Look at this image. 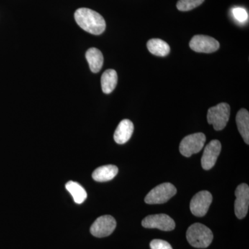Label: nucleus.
I'll use <instances>...</instances> for the list:
<instances>
[{
	"label": "nucleus",
	"mask_w": 249,
	"mask_h": 249,
	"mask_svg": "<svg viewBox=\"0 0 249 249\" xmlns=\"http://www.w3.org/2000/svg\"><path fill=\"white\" fill-rule=\"evenodd\" d=\"M74 18L81 29L93 35H101L106 30V22L104 18L93 10L80 8L76 10Z\"/></svg>",
	"instance_id": "f257e3e1"
},
{
	"label": "nucleus",
	"mask_w": 249,
	"mask_h": 249,
	"mask_svg": "<svg viewBox=\"0 0 249 249\" xmlns=\"http://www.w3.org/2000/svg\"><path fill=\"white\" fill-rule=\"evenodd\" d=\"M186 238L192 247L206 249L212 243L213 233L209 228L204 224L196 223L187 230Z\"/></svg>",
	"instance_id": "f03ea898"
},
{
	"label": "nucleus",
	"mask_w": 249,
	"mask_h": 249,
	"mask_svg": "<svg viewBox=\"0 0 249 249\" xmlns=\"http://www.w3.org/2000/svg\"><path fill=\"white\" fill-rule=\"evenodd\" d=\"M231 107L227 103H219L208 111L207 121L213 125L215 130L219 131L225 128L230 119Z\"/></svg>",
	"instance_id": "7ed1b4c3"
},
{
	"label": "nucleus",
	"mask_w": 249,
	"mask_h": 249,
	"mask_svg": "<svg viewBox=\"0 0 249 249\" xmlns=\"http://www.w3.org/2000/svg\"><path fill=\"white\" fill-rule=\"evenodd\" d=\"M177 189L170 183H163L154 188L145 197L147 204H161L167 202L170 198L175 196Z\"/></svg>",
	"instance_id": "20e7f679"
},
{
	"label": "nucleus",
	"mask_w": 249,
	"mask_h": 249,
	"mask_svg": "<svg viewBox=\"0 0 249 249\" xmlns=\"http://www.w3.org/2000/svg\"><path fill=\"white\" fill-rule=\"evenodd\" d=\"M206 140V136L201 132L190 134L184 137L180 142L179 151L184 157H191L194 154L201 151Z\"/></svg>",
	"instance_id": "39448f33"
},
{
	"label": "nucleus",
	"mask_w": 249,
	"mask_h": 249,
	"mask_svg": "<svg viewBox=\"0 0 249 249\" xmlns=\"http://www.w3.org/2000/svg\"><path fill=\"white\" fill-rule=\"evenodd\" d=\"M212 201L213 196L210 192H199L191 199L190 209L192 213L196 217H204L207 213Z\"/></svg>",
	"instance_id": "423d86ee"
},
{
	"label": "nucleus",
	"mask_w": 249,
	"mask_h": 249,
	"mask_svg": "<svg viewBox=\"0 0 249 249\" xmlns=\"http://www.w3.org/2000/svg\"><path fill=\"white\" fill-rule=\"evenodd\" d=\"M142 226L146 229H157L163 231H171L175 229V222L167 214H152L142 219Z\"/></svg>",
	"instance_id": "0eeeda50"
},
{
	"label": "nucleus",
	"mask_w": 249,
	"mask_h": 249,
	"mask_svg": "<svg viewBox=\"0 0 249 249\" xmlns=\"http://www.w3.org/2000/svg\"><path fill=\"white\" fill-rule=\"evenodd\" d=\"M116 227L115 219L111 215L101 216L93 223L90 232L96 237H105L110 235Z\"/></svg>",
	"instance_id": "6e6552de"
},
{
	"label": "nucleus",
	"mask_w": 249,
	"mask_h": 249,
	"mask_svg": "<svg viewBox=\"0 0 249 249\" xmlns=\"http://www.w3.org/2000/svg\"><path fill=\"white\" fill-rule=\"evenodd\" d=\"M190 47L198 53H211L219 48V42L213 37L208 36L196 35L191 39Z\"/></svg>",
	"instance_id": "1a4fd4ad"
},
{
	"label": "nucleus",
	"mask_w": 249,
	"mask_h": 249,
	"mask_svg": "<svg viewBox=\"0 0 249 249\" xmlns=\"http://www.w3.org/2000/svg\"><path fill=\"white\" fill-rule=\"evenodd\" d=\"M235 214L238 219L245 218L248 213L249 206V187L246 183L239 185L235 193Z\"/></svg>",
	"instance_id": "9d476101"
},
{
	"label": "nucleus",
	"mask_w": 249,
	"mask_h": 249,
	"mask_svg": "<svg viewBox=\"0 0 249 249\" xmlns=\"http://www.w3.org/2000/svg\"><path fill=\"white\" fill-rule=\"evenodd\" d=\"M222 150L221 142L218 140H213L205 147L201 157V166L204 170H209L213 168L218 157Z\"/></svg>",
	"instance_id": "9b49d317"
},
{
	"label": "nucleus",
	"mask_w": 249,
	"mask_h": 249,
	"mask_svg": "<svg viewBox=\"0 0 249 249\" xmlns=\"http://www.w3.org/2000/svg\"><path fill=\"white\" fill-rule=\"evenodd\" d=\"M134 132V124L128 119L121 121L114 134V139L118 144L128 142Z\"/></svg>",
	"instance_id": "f8f14e48"
},
{
	"label": "nucleus",
	"mask_w": 249,
	"mask_h": 249,
	"mask_svg": "<svg viewBox=\"0 0 249 249\" xmlns=\"http://www.w3.org/2000/svg\"><path fill=\"white\" fill-rule=\"evenodd\" d=\"M118 172L119 169L116 165H103L93 171L92 178L98 182H106L115 178Z\"/></svg>",
	"instance_id": "ddd939ff"
},
{
	"label": "nucleus",
	"mask_w": 249,
	"mask_h": 249,
	"mask_svg": "<svg viewBox=\"0 0 249 249\" xmlns=\"http://www.w3.org/2000/svg\"><path fill=\"white\" fill-rule=\"evenodd\" d=\"M237 128L247 145L249 144V113L245 109H241L236 116Z\"/></svg>",
	"instance_id": "4468645a"
},
{
	"label": "nucleus",
	"mask_w": 249,
	"mask_h": 249,
	"mask_svg": "<svg viewBox=\"0 0 249 249\" xmlns=\"http://www.w3.org/2000/svg\"><path fill=\"white\" fill-rule=\"evenodd\" d=\"M85 57L89 64L90 70L93 73H98L101 71L104 58H103V53L99 49L96 48L88 49Z\"/></svg>",
	"instance_id": "2eb2a0df"
},
{
	"label": "nucleus",
	"mask_w": 249,
	"mask_h": 249,
	"mask_svg": "<svg viewBox=\"0 0 249 249\" xmlns=\"http://www.w3.org/2000/svg\"><path fill=\"white\" fill-rule=\"evenodd\" d=\"M118 83V75L115 70H106L101 77V88L103 92L109 94L115 89Z\"/></svg>",
	"instance_id": "dca6fc26"
},
{
	"label": "nucleus",
	"mask_w": 249,
	"mask_h": 249,
	"mask_svg": "<svg viewBox=\"0 0 249 249\" xmlns=\"http://www.w3.org/2000/svg\"><path fill=\"white\" fill-rule=\"evenodd\" d=\"M147 47L149 52L157 56H166L169 54L170 47L167 42L160 39H151L147 42Z\"/></svg>",
	"instance_id": "f3484780"
},
{
	"label": "nucleus",
	"mask_w": 249,
	"mask_h": 249,
	"mask_svg": "<svg viewBox=\"0 0 249 249\" xmlns=\"http://www.w3.org/2000/svg\"><path fill=\"white\" fill-rule=\"evenodd\" d=\"M66 188L73 196V200L76 204H83L86 199L88 195L81 185L75 181H70L67 183Z\"/></svg>",
	"instance_id": "a211bd4d"
},
{
	"label": "nucleus",
	"mask_w": 249,
	"mask_h": 249,
	"mask_svg": "<svg viewBox=\"0 0 249 249\" xmlns=\"http://www.w3.org/2000/svg\"><path fill=\"white\" fill-rule=\"evenodd\" d=\"M204 0H178L177 8L178 11H189L200 6Z\"/></svg>",
	"instance_id": "6ab92c4d"
},
{
	"label": "nucleus",
	"mask_w": 249,
	"mask_h": 249,
	"mask_svg": "<svg viewBox=\"0 0 249 249\" xmlns=\"http://www.w3.org/2000/svg\"><path fill=\"white\" fill-rule=\"evenodd\" d=\"M232 15L237 22L245 23L248 19L249 15L245 9L241 7H236L232 9Z\"/></svg>",
	"instance_id": "aec40b11"
},
{
	"label": "nucleus",
	"mask_w": 249,
	"mask_h": 249,
	"mask_svg": "<svg viewBox=\"0 0 249 249\" xmlns=\"http://www.w3.org/2000/svg\"><path fill=\"white\" fill-rule=\"evenodd\" d=\"M150 246L151 249H173L168 242L162 240H153Z\"/></svg>",
	"instance_id": "412c9836"
}]
</instances>
